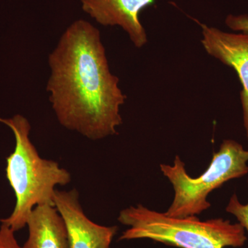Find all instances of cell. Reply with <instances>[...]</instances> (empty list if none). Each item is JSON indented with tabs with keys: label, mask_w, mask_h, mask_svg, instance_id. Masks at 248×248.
I'll list each match as a JSON object with an SVG mask.
<instances>
[{
	"label": "cell",
	"mask_w": 248,
	"mask_h": 248,
	"mask_svg": "<svg viewBox=\"0 0 248 248\" xmlns=\"http://www.w3.org/2000/svg\"><path fill=\"white\" fill-rule=\"evenodd\" d=\"M156 0H80L83 11L103 26L118 25L129 34L137 47L147 42L140 13Z\"/></svg>",
	"instance_id": "cell-7"
},
{
	"label": "cell",
	"mask_w": 248,
	"mask_h": 248,
	"mask_svg": "<svg viewBox=\"0 0 248 248\" xmlns=\"http://www.w3.org/2000/svg\"><path fill=\"white\" fill-rule=\"evenodd\" d=\"M248 151L238 142L226 140L218 151L214 153L208 169L198 177L187 174L185 164L179 155H176L172 166L160 165L161 172L174 191L172 203L165 213L183 218L197 216L208 210L211 206L208 195L228 181L248 174Z\"/></svg>",
	"instance_id": "cell-4"
},
{
	"label": "cell",
	"mask_w": 248,
	"mask_h": 248,
	"mask_svg": "<svg viewBox=\"0 0 248 248\" xmlns=\"http://www.w3.org/2000/svg\"><path fill=\"white\" fill-rule=\"evenodd\" d=\"M79 199L76 189L55 190L53 196L54 206L66 225L70 248H110L118 227L101 226L91 221Z\"/></svg>",
	"instance_id": "cell-5"
},
{
	"label": "cell",
	"mask_w": 248,
	"mask_h": 248,
	"mask_svg": "<svg viewBox=\"0 0 248 248\" xmlns=\"http://www.w3.org/2000/svg\"><path fill=\"white\" fill-rule=\"evenodd\" d=\"M226 210L227 213L234 215L239 221L240 224L244 227V229L248 232V203H241L237 196L234 194L228 202Z\"/></svg>",
	"instance_id": "cell-9"
},
{
	"label": "cell",
	"mask_w": 248,
	"mask_h": 248,
	"mask_svg": "<svg viewBox=\"0 0 248 248\" xmlns=\"http://www.w3.org/2000/svg\"><path fill=\"white\" fill-rule=\"evenodd\" d=\"M0 122L12 130L16 138L14 151L6 159V174L16 199L13 213L0 221L16 232L27 226L36 206L54 205L55 187L69 184L71 176L56 161L41 157L29 138L31 127L26 117L17 115Z\"/></svg>",
	"instance_id": "cell-2"
},
{
	"label": "cell",
	"mask_w": 248,
	"mask_h": 248,
	"mask_svg": "<svg viewBox=\"0 0 248 248\" xmlns=\"http://www.w3.org/2000/svg\"><path fill=\"white\" fill-rule=\"evenodd\" d=\"M0 248H23L18 244L15 232L4 223L0 226Z\"/></svg>",
	"instance_id": "cell-10"
},
{
	"label": "cell",
	"mask_w": 248,
	"mask_h": 248,
	"mask_svg": "<svg viewBox=\"0 0 248 248\" xmlns=\"http://www.w3.org/2000/svg\"><path fill=\"white\" fill-rule=\"evenodd\" d=\"M48 62L47 91L60 124L91 140L117 134L126 96L111 74L99 30L84 19L73 22Z\"/></svg>",
	"instance_id": "cell-1"
},
{
	"label": "cell",
	"mask_w": 248,
	"mask_h": 248,
	"mask_svg": "<svg viewBox=\"0 0 248 248\" xmlns=\"http://www.w3.org/2000/svg\"><path fill=\"white\" fill-rule=\"evenodd\" d=\"M200 24L203 29L202 42L206 51L227 66L234 68L242 84L241 100L248 140V34L229 33Z\"/></svg>",
	"instance_id": "cell-6"
},
{
	"label": "cell",
	"mask_w": 248,
	"mask_h": 248,
	"mask_svg": "<svg viewBox=\"0 0 248 248\" xmlns=\"http://www.w3.org/2000/svg\"><path fill=\"white\" fill-rule=\"evenodd\" d=\"M27 226L29 237L23 248H70L66 225L54 205L36 206Z\"/></svg>",
	"instance_id": "cell-8"
},
{
	"label": "cell",
	"mask_w": 248,
	"mask_h": 248,
	"mask_svg": "<svg viewBox=\"0 0 248 248\" xmlns=\"http://www.w3.org/2000/svg\"><path fill=\"white\" fill-rule=\"evenodd\" d=\"M118 221L129 227L120 241L147 239L179 248H240L247 241L239 223L221 218L202 221L197 216L177 218L141 204L121 210Z\"/></svg>",
	"instance_id": "cell-3"
},
{
	"label": "cell",
	"mask_w": 248,
	"mask_h": 248,
	"mask_svg": "<svg viewBox=\"0 0 248 248\" xmlns=\"http://www.w3.org/2000/svg\"><path fill=\"white\" fill-rule=\"evenodd\" d=\"M226 24L232 30L241 31L242 33L248 34V15H230L226 18Z\"/></svg>",
	"instance_id": "cell-11"
}]
</instances>
